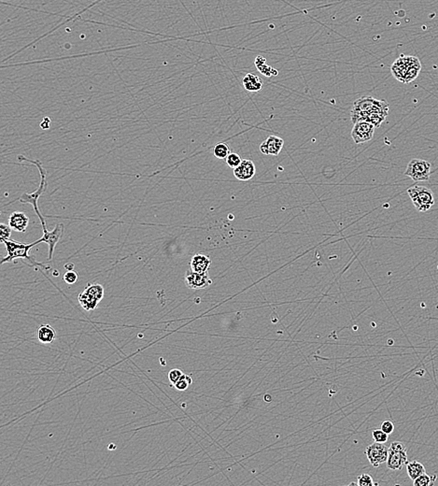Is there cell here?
<instances>
[{"mask_svg": "<svg viewBox=\"0 0 438 486\" xmlns=\"http://www.w3.org/2000/svg\"><path fill=\"white\" fill-rule=\"evenodd\" d=\"M389 104L385 100L377 99L373 96H363L353 104L352 115H365L370 113H379L388 116Z\"/></svg>", "mask_w": 438, "mask_h": 486, "instance_id": "4", "label": "cell"}, {"mask_svg": "<svg viewBox=\"0 0 438 486\" xmlns=\"http://www.w3.org/2000/svg\"><path fill=\"white\" fill-rule=\"evenodd\" d=\"M409 198L417 212L425 213L435 205V196L430 188L422 185H414L408 189Z\"/></svg>", "mask_w": 438, "mask_h": 486, "instance_id": "5", "label": "cell"}, {"mask_svg": "<svg viewBox=\"0 0 438 486\" xmlns=\"http://www.w3.org/2000/svg\"><path fill=\"white\" fill-rule=\"evenodd\" d=\"M212 283V280L209 278L208 272H194L192 269L187 270L185 274L186 286L193 290H199L209 286Z\"/></svg>", "mask_w": 438, "mask_h": 486, "instance_id": "10", "label": "cell"}, {"mask_svg": "<svg viewBox=\"0 0 438 486\" xmlns=\"http://www.w3.org/2000/svg\"><path fill=\"white\" fill-rule=\"evenodd\" d=\"M284 145V140L278 136H270L260 145L262 154L266 155H279Z\"/></svg>", "mask_w": 438, "mask_h": 486, "instance_id": "12", "label": "cell"}, {"mask_svg": "<svg viewBox=\"0 0 438 486\" xmlns=\"http://www.w3.org/2000/svg\"><path fill=\"white\" fill-rule=\"evenodd\" d=\"M372 437L374 439V441L376 442H379V443H385V442H388V439H389V434L385 433L382 429H377V430H374L373 433H372Z\"/></svg>", "mask_w": 438, "mask_h": 486, "instance_id": "25", "label": "cell"}, {"mask_svg": "<svg viewBox=\"0 0 438 486\" xmlns=\"http://www.w3.org/2000/svg\"><path fill=\"white\" fill-rule=\"evenodd\" d=\"M409 463L408 450L402 442H393L389 448L387 468L392 471H401Z\"/></svg>", "mask_w": 438, "mask_h": 486, "instance_id": "6", "label": "cell"}, {"mask_svg": "<svg viewBox=\"0 0 438 486\" xmlns=\"http://www.w3.org/2000/svg\"><path fill=\"white\" fill-rule=\"evenodd\" d=\"M78 300L80 302V305L82 306V309L88 311L97 309L98 303L100 302V300H98L95 295H92L86 289H84V291H82L79 295Z\"/></svg>", "mask_w": 438, "mask_h": 486, "instance_id": "17", "label": "cell"}, {"mask_svg": "<svg viewBox=\"0 0 438 486\" xmlns=\"http://www.w3.org/2000/svg\"><path fill=\"white\" fill-rule=\"evenodd\" d=\"M11 230L12 229L8 225L7 226L4 225V224L0 225V241H1V243H3L6 240H9L10 235H11Z\"/></svg>", "mask_w": 438, "mask_h": 486, "instance_id": "26", "label": "cell"}, {"mask_svg": "<svg viewBox=\"0 0 438 486\" xmlns=\"http://www.w3.org/2000/svg\"><path fill=\"white\" fill-rule=\"evenodd\" d=\"M407 472H408V475H409V478L412 480V481L416 480L421 475L426 473L424 465L420 463V462H418V461L409 462L407 464Z\"/></svg>", "mask_w": 438, "mask_h": 486, "instance_id": "19", "label": "cell"}, {"mask_svg": "<svg viewBox=\"0 0 438 486\" xmlns=\"http://www.w3.org/2000/svg\"><path fill=\"white\" fill-rule=\"evenodd\" d=\"M242 83L244 88L248 92H252V93L260 92L263 88V82L260 77L253 73L246 74L245 77L242 80Z\"/></svg>", "mask_w": 438, "mask_h": 486, "instance_id": "16", "label": "cell"}, {"mask_svg": "<svg viewBox=\"0 0 438 486\" xmlns=\"http://www.w3.org/2000/svg\"><path fill=\"white\" fill-rule=\"evenodd\" d=\"M64 233V225L58 224L52 231H45L43 236L41 237L37 242L40 243H45L49 245V260H51L54 252V249L56 244L59 243Z\"/></svg>", "mask_w": 438, "mask_h": 486, "instance_id": "11", "label": "cell"}, {"mask_svg": "<svg viewBox=\"0 0 438 486\" xmlns=\"http://www.w3.org/2000/svg\"><path fill=\"white\" fill-rule=\"evenodd\" d=\"M182 375H183V372L180 369L174 368V369H171L170 371H169V373H168V379H169L171 383L174 385L182 377Z\"/></svg>", "mask_w": 438, "mask_h": 486, "instance_id": "29", "label": "cell"}, {"mask_svg": "<svg viewBox=\"0 0 438 486\" xmlns=\"http://www.w3.org/2000/svg\"><path fill=\"white\" fill-rule=\"evenodd\" d=\"M192 383H193L192 378L189 375L183 374L178 382L174 384V386L177 390L185 391L192 384Z\"/></svg>", "mask_w": 438, "mask_h": 486, "instance_id": "23", "label": "cell"}, {"mask_svg": "<svg viewBox=\"0 0 438 486\" xmlns=\"http://www.w3.org/2000/svg\"><path fill=\"white\" fill-rule=\"evenodd\" d=\"M234 170V175L239 181L252 180L256 173V167L252 160L244 159L241 164Z\"/></svg>", "mask_w": 438, "mask_h": 486, "instance_id": "13", "label": "cell"}, {"mask_svg": "<svg viewBox=\"0 0 438 486\" xmlns=\"http://www.w3.org/2000/svg\"><path fill=\"white\" fill-rule=\"evenodd\" d=\"M381 429L387 434H392L394 430V423L391 421H384L381 425Z\"/></svg>", "mask_w": 438, "mask_h": 486, "instance_id": "30", "label": "cell"}, {"mask_svg": "<svg viewBox=\"0 0 438 486\" xmlns=\"http://www.w3.org/2000/svg\"><path fill=\"white\" fill-rule=\"evenodd\" d=\"M210 265H211V259L204 253L194 254L190 262L191 269L194 272H208Z\"/></svg>", "mask_w": 438, "mask_h": 486, "instance_id": "15", "label": "cell"}, {"mask_svg": "<svg viewBox=\"0 0 438 486\" xmlns=\"http://www.w3.org/2000/svg\"><path fill=\"white\" fill-rule=\"evenodd\" d=\"M3 243L6 246L7 253H6V256L3 258V260H2V264L9 263V262H12L13 260L21 258V259L28 260L30 262V265H39L42 267H46V265L41 264V263H37L35 261L34 257L29 255V250L37 244H39L37 241L33 243L25 244V243L13 242L10 240H6L3 242Z\"/></svg>", "mask_w": 438, "mask_h": 486, "instance_id": "3", "label": "cell"}, {"mask_svg": "<svg viewBox=\"0 0 438 486\" xmlns=\"http://www.w3.org/2000/svg\"><path fill=\"white\" fill-rule=\"evenodd\" d=\"M255 65L257 66V68L259 69V71L264 74L265 76H267V77H271V76H277L278 75V70H276L275 68H273L271 66H267L266 65V59L263 58L262 56H258L255 59Z\"/></svg>", "mask_w": 438, "mask_h": 486, "instance_id": "20", "label": "cell"}, {"mask_svg": "<svg viewBox=\"0 0 438 486\" xmlns=\"http://www.w3.org/2000/svg\"><path fill=\"white\" fill-rule=\"evenodd\" d=\"M213 155L218 159H225L230 155V147L225 142H219L213 148Z\"/></svg>", "mask_w": 438, "mask_h": 486, "instance_id": "21", "label": "cell"}, {"mask_svg": "<svg viewBox=\"0 0 438 486\" xmlns=\"http://www.w3.org/2000/svg\"><path fill=\"white\" fill-rule=\"evenodd\" d=\"M28 224L29 218L26 216V214L21 212H14L8 217V226L12 230L18 232H25Z\"/></svg>", "mask_w": 438, "mask_h": 486, "instance_id": "14", "label": "cell"}, {"mask_svg": "<svg viewBox=\"0 0 438 486\" xmlns=\"http://www.w3.org/2000/svg\"><path fill=\"white\" fill-rule=\"evenodd\" d=\"M376 484L373 482L371 476L368 474H362L358 477L357 486H373Z\"/></svg>", "mask_w": 438, "mask_h": 486, "instance_id": "27", "label": "cell"}, {"mask_svg": "<svg viewBox=\"0 0 438 486\" xmlns=\"http://www.w3.org/2000/svg\"><path fill=\"white\" fill-rule=\"evenodd\" d=\"M19 160L20 161H26V162L31 163L33 165H35L37 168V170L39 171V175H40V184H39V187L37 188V190L33 193H24L22 194V196L17 199L18 201L22 202L23 204H30L32 205L33 208H34V211L35 213L37 215V217L39 218V220L41 222V227H42V229H43V232L47 231V227H46V223H45L44 218L42 216V214H40L39 210H38V199L39 198L43 195V193L46 191L47 189V186H48V183H47V172L46 170H44V168L42 167V164L39 161V160H30L28 158L24 157V156H22V155H19Z\"/></svg>", "mask_w": 438, "mask_h": 486, "instance_id": "1", "label": "cell"}, {"mask_svg": "<svg viewBox=\"0 0 438 486\" xmlns=\"http://www.w3.org/2000/svg\"><path fill=\"white\" fill-rule=\"evenodd\" d=\"M376 127L368 122H358L351 130V137L356 144L372 140Z\"/></svg>", "mask_w": 438, "mask_h": 486, "instance_id": "9", "label": "cell"}, {"mask_svg": "<svg viewBox=\"0 0 438 486\" xmlns=\"http://www.w3.org/2000/svg\"><path fill=\"white\" fill-rule=\"evenodd\" d=\"M37 339L42 343H52L56 338V332L50 324H42L37 329Z\"/></svg>", "mask_w": 438, "mask_h": 486, "instance_id": "18", "label": "cell"}, {"mask_svg": "<svg viewBox=\"0 0 438 486\" xmlns=\"http://www.w3.org/2000/svg\"><path fill=\"white\" fill-rule=\"evenodd\" d=\"M391 70L396 80L404 83H410L419 76L422 65L418 57L401 55L392 65Z\"/></svg>", "mask_w": 438, "mask_h": 486, "instance_id": "2", "label": "cell"}, {"mask_svg": "<svg viewBox=\"0 0 438 486\" xmlns=\"http://www.w3.org/2000/svg\"><path fill=\"white\" fill-rule=\"evenodd\" d=\"M436 480H437V475H435L434 477H431V476L427 475L426 473H424L423 475H421L420 477H418L416 480L413 481V485H414V486H433Z\"/></svg>", "mask_w": 438, "mask_h": 486, "instance_id": "22", "label": "cell"}, {"mask_svg": "<svg viewBox=\"0 0 438 486\" xmlns=\"http://www.w3.org/2000/svg\"><path fill=\"white\" fill-rule=\"evenodd\" d=\"M431 163L415 158L409 163L405 175L414 182H426L431 176Z\"/></svg>", "mask_w": 438, "mask_h": 486, "instance_id": "7", "label": "cell"}, {"mask_svg": "<svg viewBox=\"0 0 438 486\" xmlns=\"http://www.w3.org/2000/svg\"><path fill=\"white\" fill-rule=\"evenodd\" d=\"M365 454L370 464L375 468H378L379 465L386 462L389 455V448L386 447L384 443L375 442V443L366 448Z\"/></svg>", "mask_w": 438, "mask_h": 486, "instance_id": "8", "label": "cell"}, {"mask_svg": "<svg viewBox=\"0 0 438 486\" xmlns=\"http://www.w3.org/2000/svg\"><path fill=\"white\" fill-rule=\"evenodd\" d=\"M225 162L228 165V167L235 170L236 168H238V166L241 164L242 162V159H241V156L236 154V153H230V155H228L226 158H225Z\"/></svg>", "mask_w": 438, "mask_h": 486, "instance_id": "24", "label": "cell"}, {"mask_svg": "<svg viewBox=\"0 0 438 486\" xmlns=\"http://www.w3.org/2000/svg\"><path fill=\"white\" fill-rule=\"evenodd\" d=\"M64 280L68 283V284H74L75 282L78 281V279H79V275L78 273L74 271V270H68L67 272L65 273L64 277H63Z\"/></svg>", "mask_w": 438, "mask_h": 486, "instance_id": "28", "label": "cell"}]
</instances>
